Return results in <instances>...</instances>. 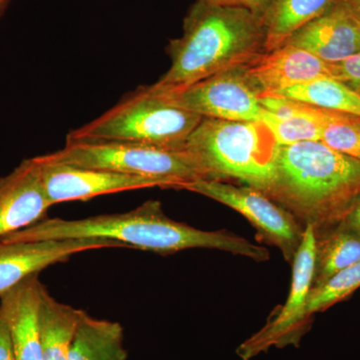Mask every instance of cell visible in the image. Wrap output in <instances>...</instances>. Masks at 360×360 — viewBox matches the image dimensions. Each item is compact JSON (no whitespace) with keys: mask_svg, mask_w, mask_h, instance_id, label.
<instances>
[{"mask_svg":"<svg viewBox=\"0 0 360 360\" xmlns=\"http://www.w3.org/2000/svg\"><path fill=\"white\" fill-rule=\"evenodd\" d=\"M101 238L117 241L135 248L161 255H174L193 248L217 250L262 262L269 259L266 248L226 231H201L169 219L158 200H148L123 213L96 215L68 220L45 219L9 234L4 243L58 240V239Z\"/></svg>","mask_w":360,"mask_h":360,"instance_id":"cell-1","label":"cell"},{"mask_svg":"<svg viewBox=\"0 0 360 360\" xmlns=\"http://www.w3.org/2000/svg\"><path fill=\"white\" fill-rule=\"evenodd\" d=\"M167 52L172 65L153 85L161 91L186 89L264 53V22L245 6L196 0L184 18L181 37L170 40Z\"/></svg>","mask_w":360,"mask_h":360,"instance_id":"cell-2","label":"cell"},{"mask_svg":"<svg viewBox=\"0 0 360 360\" xmlns=\"http://www.w3.org/2000/svg\"><path fill=\"white\" fill-rule=\"evenodd\" d=\"M266 194L319 234L347 219L360 201V160L321 141L279 146Z\"/></svg>","mask_w":360,"mask_h":360,"instance_id":"cell-3","label":"cell"},{"mask_svg":"<svg viewBox=\"0 0 360 360\" xmlns=\"http://www.w3.org/2000/svg\"><path fill=\"white\" fill-rule=\"evenodd\" d=\"M278 146L262 122L203 118L184 149L203 179L236 180L265 193L274 180Z\"/></svg>","mask_w":360,"mask_h":360,"instance_id":"cell-4","label":"cell"},{"mask_svg":"<svg viewBox=\"0 0 360 360\" xmlns=\"http://www.w3.org/2000/svg\"><path fill=\"white\" fill-rule=\"evenodd\" d=\"M203 117L170 103L151 85L132 90L110 110L71 130L68 142L120 141L184 149Z\"/></svg>","mask_w":360,"mask_h":360,"instance_id":"cell-5","label":"cell"},{"mask_svg":"<svg viewBox=\"0 0 360 360\" xmlns=\"http://www.w3.org/2000/svg\"><path fill=\"white\" fill-rule=\"evenodd\" d=\"M39 158L47 162L165 180L170 188L175 189H182L187 184L203 179L200 167L186 149L120 141H66L60 150Z\"/></svg>","mask_w":360,"mask_h":360,"instance_id":"cell-6","label":"cell"},{"mask_svg":"<svg viewBox=\"0 0 360 360\" xmlns=\"http://www.w3.org/2000/svg\"><path fill=\"white\" fill-rule=\"evenodd\" d=\"M212 198L240 213L255 226L265 243L276 246L292 264L302 245L304 229L285 208L253 187L219 180L200 179L184 188Z\"/></svg>","mask_w":360,"mask_h":360,"instance_id":"cell-7","label":"cell"},{"mask_svg":"<svg viewBox=\"0 0 360 360\" xmlns=\"http://www.w3.org/2000/svg\"><path fill=\"white\" fill-rule=\"evenodd\" d=\"M315 262L314 227L307 225L300 250L292 262V281L288 300L271 316L264 328L239 345L238 355L250 360L271 347L298 345L312 322L305 316V307L311 290Z\"/></svg>","mask_w":360,"mask_h":360,"instance_id":"cell-8","label":"cell"},{"mask_svg":"<svg viewBox=\"0 0 360 360\" xmlns=\"http://www.w3.org/2000/svg\"><path fill=\"white\" fill-rule=\"evenodd\" d=\"M158 90L174 105L203 118L262 122L266 112L259 96L245 79L241 66L205 78L186 89Z\"/></svg>","mask_w":360,"mask_h":360,"instance_id":"cell-9","label":"cell"},{"mask_svg":"<svg viewBox=\"0 0 360 360\" xmlns=\"http://www.w3.org/2000/svg\"><path fill=\"white\" fill-rule=\"evenodd\" d=\"M39 163L42 182L52 206L68 201H87L105 194L162 187L170 188L165 180L118 174L97 168L75 167L47 162L34 158Z\"/></svg>","mask_w":360,"mask_h":360,"instance_id":"cell-10","label":"cell"},{"mask_svg":"<svg viewBox=\"0 0 360 360\" xmlns=\"http://www.w3.org/2000/svg\"><path fill=\"white\" fill-rule=\"evenodd\" d=\"M117 241L101 238L4 243L0 240V295L51 265L66 262L84 251L127 248Z\"/></svg>","mask_w":360,"mask_h":360,"instance_id":"cell-11","label":"cell"},{"mask_svg":"<svg viewBox=\"0 0 360 360\" xmlns=\"http://www.w3.org/2000/svg\"><path fill=\"white\" fill-rule=\"evenodd\" d=\"M241 70L259 98L274 96L316 77H331L329 63L290 44L264 52L248 65L241 66Z\"/></svg>","mask_w":360,"mask_h":360,"instance_id":"cell-12","label":"cell"},{"mask_svg":"<svg viewBox=\"0 0 360 360\" xmlns=\"http://www.w3.org/2000/svg\"><path fill=\"white\" fill-rule=\"evenodd\" d=\"M51 207L39 163L34 158L23 160L0 177V239L46 219Z\"/></svg>","mask_w":360,"mask_h":360,"instance_id":"cell-13","label":"cell"},{"mask_svg":"<svg viewBox=\"0 0 360 360\" xmlns=\"http://www.w3.org/2000/svg\"><path fill=\"white\" fill-rule=\"evenodd\" d=\"M284 44L300 47L335 65L360 52V18L347 4L335 0L326 13L300 28Z\"/></svg>","mask_w":360,"mask_h":360,"instance_id":"cell-14","label":"cell"},{"mask_svg":"<svg viewBox=\"0 0 360 360\" xmlns=\"http://www.w3.org/2000/svg\"><path fill=\"white\" fill-rule=\"evenodd\" d=\"M44 288L39 274H33L0 295V307L11 326L16 360H42L39 311Z\"/></svg>","mask_w":360,"mask_h":360,"instance_id":"cell-15","label":"cell"},{"mask_svg":"<svg viewBox=\"0 0 360 360\" xmlns=\"http://www.w3.org/2000/svg\"><path fill=\"white\" fill-rule=\"evenodd\" d=\"M266 110L262 122L274 134L278 146L321 141L329 110L283 96L260 97Z\"/></svg>","mask_w":360,"mask_h":360,"instance_id":"cell-16","label":"cell"},{"mask_svg":"<svg viewBox=\"0 0 360 360\" xmlns=\"http://www.w3.org/2000/svg\"><path fill=\"white\" fill-rule=\"evenodd\" d=\"M360 262V232L347 220L315 234V262L312 288Z\"/></svg>","mask_w":360,"mask_h":360,"instance_id":"cell-17","label":"cell"},{"mask_svg":"<svg viewBox=\"0 0 360 360\" xmlns=\"http://www.w3.org/2000/svg\"><path fill=\"white\" fill-rule=\"evenodd\" d=\"M84 314V310L52 297L44 286L39 311L42 360H68L71 343Z\"/></svg>","mask_w":360,"mask_h":360,"instance_id":"cell-18","label":"cell"},{"mask_svg":"<svg viewBox=\"0 0 360 360\" xmlns=\"http://www.w3.org/2000/svg\"><path fill=\"white\" fill-rule=\"evenodd\" d=\"M127 357L122 324L94 319L84 311L71 343L68 360H127Z\"/></svg>","mask_w":360,"mask_h":360,"instance_id":"cell-19","label":"cell"},{"mask_svg":"<svg viewBox=\"0 0 360 360\" xmlns=\"http://www.w3.org/2000/svg\"><path fill=\"white\" fill-rule=\"evenodd\" d=\"M335 0H270L262 20L265 52L281 46L296 32L328 11Z\"/></svg>","mask_w":360,"mask_h":360,"instance_id":"cell-20","label":"cell"},{"mask_svg":"<svg viewBox=\"0 0 360 360\" xmlns=\"http://www.w3.org/2000/svg\"><path fill=\"white\" fill-rule=\"evenodd\" d=\"M274 96L309 104L321 110L360 116L359 92L333 77H316Z\"/></svg>","mask_w":360,"mask_h":360,"instance_id":"cell-21","label":"cell"},{"mask_svg":"<svg viewBox=\"0 0 360 360\" xmlns=\"http://www.w3.org/2000/svg\"><path fill=\"white\" fill-rule=\"evenodd\" d=\"M360 288V262L331 276L326 283L311 288L305 307V316L312 322L314 314L326 311L349 297Z\"/></svg>","mask_w":360,"mask_h":360,"instance_id":"cell-22","label":"cell"},{"mask_svg":"<svg viewBox=\"0 0 360 360\" xmlns=\"http://www.w3.org/2000/svg\"><path fill=\"white\" fill-rule=\"evenodd\" d=\"M321 141L333 150L360 160V116L329 111Z\"/></svg>","mask_w":360,"mask_h":360,"instance_id":"cell-23","label":"cell"},{"mask_svg":"<svg viewBox=\"0 0 360 360\" xmlns=\"http://www.w3.org/2000/svg\"><path fill=\"white\" fill-rule=\"evenodd\" d=\"M331 65V77L354 90L360 89V52L352 58Z\"/></svg>","mask_w":360,"mask_h":360,"instance_id":"cell-24","label":"cell"},{"mask_svg":"<svg viewBox=\"0 0 360 360\" xmlns=\"http://www.w3.org/2000/svg\"><path fill=\"white\" fill-rule=\"evenodd\" d=\"M0 360H16L11 326L1 307H0Z\"/></svg>","mask_w":360,"mask_h":360,"instance_id":"cell-25","label":"cell"},{"mask_svg":"<svg viewBox=\"0 0 360 360\" xmlns=\"http://www.w3.org/2000/svg\"><path fill=\"white\" fill-rule=\"evenodd\" d=\"M241 1H243V6L248 7L251 11L262 18L265 9L269 6L270 0H241Z\"/></svg>","mask_w":360,"mask_h":360,"instance_id":"cell-26","label":"cell"},{"mask_svg":"<svg viewBox=\"0 0 360 360\" xmlns=\"http://www.w3.org/2000/svg\"><path fill=\"white\" fill-rule=\"evenodd\" d=\"M345 220L360 232V201L347 215Z\"/></svg>","mask_w":360,"mask_h":360,"instance_id":"cell-27","label":"cell"},{"mask_svg":"<svg viewBox=\"0 0 360 360\" xmlns=\"http://www.w3.org/2000/svg\"><path fill=\"white\" fill-rule=\"evenodd\" d=\"M340 1L347 4V6L360 18V0H340Z\"/></svg>","mask_w":360,"mask_h":360,"instance_id":"cell-28","label":"cell"},{"mask_svg":"<svg viewBox=\"0 0 360 360\" xmlns=\"http://www.w3.org/2000/svg\"><path fill=\"white\" fill-rule=\"evenodd\" d=\"M210 1L217 4H225V6H243L241 0H210Z\"/></svg>","mask_w":360,"mask_h":360,"instance_id":"cell-29","label":"cell"},{"mask_svg":"<svg viewBox=\"0 0 360 360\" xmlns=\"http://www.w3.org/2000/svg\"><path fill=\"white\" fill-rule=\"evenodd\" d=\"M9 0H0V15L4 13L6 11L7 4H8Z\"/></svg>","mask_w":360,"mask_h":360,"instance_id":"cell-30","label":"cell"},{"mask_svg":"<svg viewBox=\"0 0 360 360\" xmlns=\"http://www.w3.org/2000/svg\"><path fill=\"white\" fill-rule=\"evenodd\" d=\"M356 91H357V92H359V96H360V89H357V90H356Z\"/></svg>","mask_w":360,"mask_h":360,"instance_id":"cell-31","label":"cell"}]
</instances>
